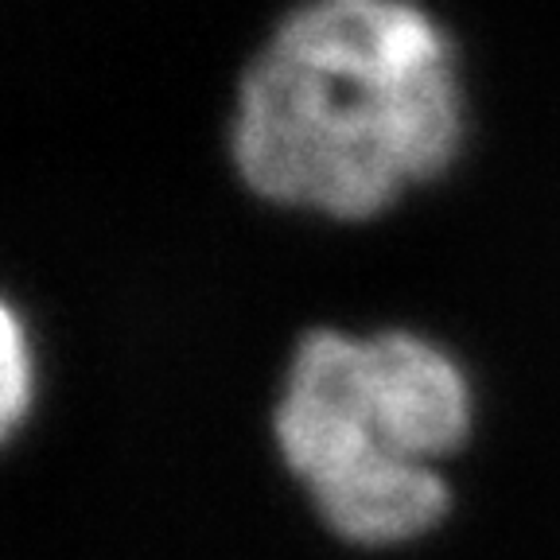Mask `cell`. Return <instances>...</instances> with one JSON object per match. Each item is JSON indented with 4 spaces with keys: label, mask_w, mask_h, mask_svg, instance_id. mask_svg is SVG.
Here are the masks:
<instances>
[{
    "label": "cell",
    "mask_w": 560,
    "mask_h": 560,
    "mask_svg": "<svg viewBox=\"0 0 560 560\" xmlns=\"http://www.w3.org/2000/svg\"><path fill=\"white\" fill-rule=\"evenodd\" d=\"M467 137L464 55L424 0H292L230 86V172L300 219H385L447 179Z\"/></svg>",
    "instance_id": "1"
},
{
    "label": "cell",
    "mask_w": 560,
    "mask_h": 560,
    "mask_svg": "<svg viewBox=\"0 0 560 560\" xmlns=\"http://www.w3.org/2000/svg\"><path fill=\"white\" fill-rule=\"evenodd\" d=\"M39 397V362H35L32 319L20 304H0V432L16 440Z\"/></svg>",
    "instance_id": "3"
},
{
    "label": "cell",
    "mask_w": 560,
    "mask_h": 560,
    "mask_svg": "<svg viewBox=\"0 0 560 560\" xmlns=\"http://www.w3.org/2000/svg\"><path fill=\"white\" fill-rule=\"evenodd\" d=\"M362 342L370 405L385 444L432 467L464 455L479 417L464 362L432 335L401 324L362 331Z\"/></svg>",
    "instance_id": "2"
}]
</instances>
